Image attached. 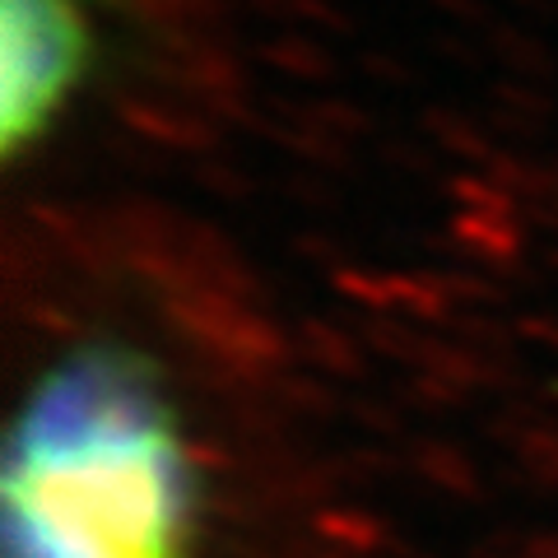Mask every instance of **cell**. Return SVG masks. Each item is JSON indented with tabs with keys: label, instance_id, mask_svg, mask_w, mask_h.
Wrapping results in <instances>:
<instances>
[{
	"label": "cell",
	"instance_id": "1",
	"mask_svg": "<svg viewBox=\"0 0 558 558\" xmlns=\"http://www.w3.org/2000/svg\"><path fill=\"white\" fill-rule=\"evenodd\" d=\"M5 494L14 558H178L182 545V457L112 359H80L38 391Z\"/></svg>",
	"mask_w": 558,
	"mask_h": 558
},
{
	"label": "cell",
	"instance_id": "2",
	"mask_svg": "<svg viewBox=\"0 0 558 558\" xmlns=\"http://www.w3.org/2000/svg\"><path fill=\"white\" fill-rule=\"evenodd\" d=\"M5 33V145L20 149L61 108L84 65V20L75 0H0Z\"/></svg>",
	"mask_w": 558,
	"mask_h": 558
}]
</instances>
